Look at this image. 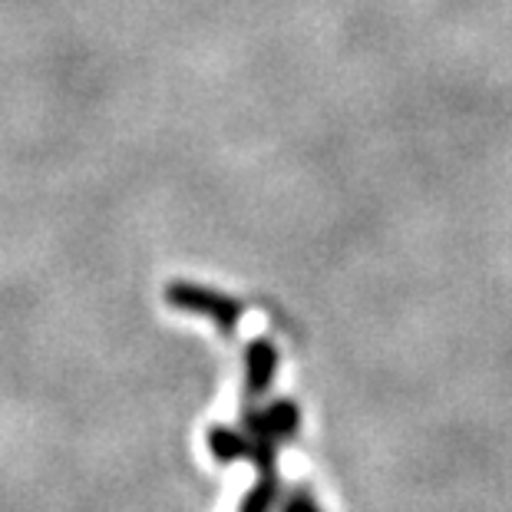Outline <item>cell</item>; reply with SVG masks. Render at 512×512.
Segmentation results:
<instances>
[{
	"instance_id": "cell-3",
	"label": "cell",
	"mask_w": 512,
	"mask_h": 512,
	"mask_svg": "<svg viewBox=\"0 0 512 512\" xmlns=\"http://www.w3.org/2000/svg\"><path fill=\"white\" fill-rule=\"evenodd\" d=\"M301 423V413L291 400H275L265 410H245V430L255 437H271V440H288Z\"/></svg>"
},
{
	"instance_id": "cell-1",
	"label": "cell",
	"mask_w": 512,
	"mask_h": 512,
	"mask_svg": "<svg viewBox=\"0 0 512 512\" xmlns=\"http://www.w3.org/2000/svg\"><path fill=\"white\" fill-rule=\"evenodd\" d=\"M281 440H271V437H255V433H238V430H228V427H212L209 430V450L215 460L222 463H232V460H252L258 479L248 493L242 512H271L278 503V493H281V479L275 473V450H278Z\"/></svg>"
},
{
	"instance_id": "cell-5",
	"label": "cell",
	"mask_w": 512,
	"mask_h": 512,
	"mask_svg": "<svg viewBox=\"0 0 512 512\" xmlns=\"http://www.w3.org/2000/svg\"><path fill=\"white\" fill-rule=\"evenodd\" d=\"M281 512H321V509H318V503L311 499L308 489H294V493H288L285 509H281Z\"/></svg>"
},
{
	"instance_id": "cell-2",
	"label": "cell",
	"mask_w": 512,
	"mask_h": 512,
	"mask_svg": "<svg viewBox=\"0 0 512 512\" xmlns=\"http://www.w3.org/2000/svg\"><path fill=\"white\" fill-rule=\"evenodd\" d=\"M166 298H169L172 308L189 311V314H202V318L215 321L225 334H232L238 328V321H242V304L225 298V294H219V291H209V288L185 285V281H179V285H172L166 291Z\"/></svg>"
},
{
	"instance_id": "cell-4",
	"label": "cell",
	"mask_w": 512,
	"mask_h": 512,
	"mask_svg": "<svg viewBox=\"0 0 512 512\" xmlns=\"http://www.w3.org/2000/svg\"><path fill=\"white\" fill-rule=\"evenodd\" d=\"M278 370V351L271 341H255L245 351V407L261 400Z\"/></svg>"
}]
</instances>
